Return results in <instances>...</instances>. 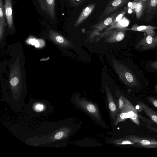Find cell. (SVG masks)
I'll return each mask as SVG.
<instances>
[{
	"label": "cell",
	"instance_id": "1",
	"mask_svg": "<svg viewBox=\"0 0 157 157\" xmlns=\"http://www.w3.org/2000/svg\"><path fill=\"white\" fill-rule=\"evenodd\" d=\"M76 102L80 108L88 113L98 121H101L98 108L95 104L85 99H80L77 98Z\"/></svg>",
	"mask_w": 157,
	"mask_h": 157
},
{
	"label": "cell",
	"instance_id": "2",
	"mask_svg": "<svg viewBox=\"0 0 157 157\" xmlns=\"http://www.w3.org/2000/svg\"><path fill=\"white\" fill-rule=\"evenodd\" d=\"M131 0H110L105 6L104 10L99 17L101 20L108 15L114 12L119 8L122 7Z\"/></svg>",
	"mask_w": 157,
	"mask_h": 157
},
{
	"label": "cell",
	"instance_id": "3",
	"mask_svg": "<svg viewBox=\"0 0 157 157\" xmlns=\"http://www.w3.org/2000/svg\"><path fill=\"white\" fill-rule=\"evenodd\" d=\"M143 50L152 49L157 47V36H147L140 40L136 45Z\"/></svg>",
	"mask_w": 157,
	"mask_h": 157
},
{
	"label": "cell",
	"instance_id": "4",
	"mask_svg": "<svg viewBox=\"0 0 157 157\" xmlns=\"http://www.w3.org/2000/svg\"><path fill=\"white\" fill-rule=\"evenodd\" d=\"M127 138L131 140L135 144L147 148H157V141L152 139L130 136Z\"/></svg>",
	"mask_w": 157,
	"mask_h": 157
},
{
	"label": "cell",
	"instance_id": "5",
	"mask_svg": "<svg viewBox=\"0 0 157 157\" xmlns=\"http://www.w3.org/2000/svg\"><path fill=\"white\" fill-rule=\"evenodd\" d=\"M95 6L96 4L94 3H91L86 6L83 9L76 20L75 26H78L85 21L92 13Z\"/></svg>",
	"mask_w": 157,
	"mask_h": 157
},
{
	"label": "cell",
	"instance_id": "6",
	"mask_svg": "<svg viewBox=\"0 0 157 157\" xmlns=\"http://www.w3.org/2000/svg\"><path fill=\"white\" fill-rule=\"evenodd\" d=\"M41 8L52 19L55 17V0H39Z\"/></svg>",
	"mask_w": 157,
	"mask_h": 157
},
{
	"label": "cell",
	"instance_id": "7",
	"mask_svg": "<svg viewBox=\"0 0 157 157\" xmlns=\"http://www.w3.org/2000/svg\"><path fill=\"white\" fill-rule=\"evenodd\" d=\"M123 98L124 105L128 110L129 118L136 124L139 125V115L136 109L128 100L124 97Z\"/></svg>",
	"mask_w": 157,
	"mask_h": 157
},
{
	"label": "cell",
	"instance_id": "8",
	"mask_svg": "<svg viewBox=\"0 0 157 157\" xmlns=\"http://www.w3.org/2000/svg\"><path fill=\"white\" fill-rule=\"evenodd\" d=\"M157 27L151 25H139L135 23L130 29H123V30H130L136 31L145 32L147 35H155V32L154 30Z\"/></svg>",
	"mask_w": 157,
	"mask_h": 157
},
{
	"label": "cell",
	"instance_id": "9",
	"mask_svg": "<svg viewBox=\"0 0 157 157\" xmlns=\"http://www.w3.org/2000/svg\"><path fill=\"white\" fill-rule=\"evenodd\" d=\"M4 9L6 20L10 29L13 27L11 0H5Z\"/></svg>",
	"mask_w": 157,
	"mask_h": 157
},
{
	"label": "cell",
	"instance_id": "10",
	"mask_svg": "<svg viewBox=\"0 0 157 157\" xmlns=\"http://www.w3.org/2000/svg\"><path fill=\"white\" fill-rule=\"evenodd\" d=\"M107 97L110 112L112 119L115 121L118 115V109L112 95L110 94H108Z\"/></svg>",
	"mask_w": 157,
	"mask_h": 157
},
{
	"label": "cell",
	"instance_id": "11",
	"mask_svg": "<svg viewBox=\"0 0 157 157\" xmlns=\"http://www.w3.org/2000/svg\"><path fill=\"white\" fill-rule=\"evenodd\" d=\"M147 2L146 0H139L136 1L135 11L137 20L140 19L146 10Z\"/></svg>",
	"mask_w": 157,
	"mask_h": 157
},
{
	"label": "cell",
	"instance_id": "12",
	"mask_svg": "<svg viewBox=\"0 0 157 157\" xmlns=\"http://www.w3.org/2000/svg\"><path fill=\"white\" fill-rule=\"evenodd\" d=\"M144 112L153 121L157 124V113L143 103H139Z\"/></svg>",
	"mask_w": 157,
	"mask_h": 157
},
{
	"label": "cell",
	"instance_id": "13",
	"mask_svg": "<svg viewBox=\"0 0 157 157\" xmlns=\"http://www.w3.org/2000/svg\"><path fill=\"white\" fill-rule=\"evenodd\" d=\"M6 18L4 6L2 0H0V33L1 36L2 35L4 26L6 25Z\"/></svg>",
	"mask_w": 157,
	"mask_h": 157
},
{
	"label": "cell",
	"instance_id": "14",
	"mask_svg": "<svg viewBox=\"0 0 157 157\" xmlns=\"http://www.w3.org/2000/svg\"><path fill=\"white\" fill-rule=\"evenodd\" d=\"M128 118V110L124 104L123 108L120 110V112L117 116L114 124L115 125H117Z\"/></svg>",
	"mask_w": 157,
	"mask_h": 157
},
{
	"label": "cell",
	"instance_id": "15",
	"mask_svg": "<svg viewBox=\"0 0 157 157\" xmlns=\"http://www.w3.org/2000/svg\"><path fill=\"white\" fill-rule=\"evenodd\" d=\"M146 13L148 14L154 13L157 10V0H147ZM146 15V16H147Z\"/></svg>",
	"mask_w": 157,
	"mask_h": 157
},
{
	"label": "cell",
	"instance_id": "16",
	"mask_svg": "<svg viewBox=\"0 0 157 157\" xmlns=\"http://www.w3.org/2000/svg\"><path fill=\"white\" fill-rule=\"evenodd\" d=\"M129 23V21L125 17H123L120 20L112 25L109 29L114 28H123L127 27Z\"/></svg>",
	"mask_w": 157,
	"mask_h": 157
},
{
	"label": "cell",
	"instance_id": "17",
	"mask_svg": "<svg viewBox=\"0 0 157 157\" xmlns=\"http://www.w3.org/2000/svg\"><path fill=\"white\" fill-rule=\"evenodd\" d=\"M112 142L117 145H133L135 143L131 140L127 138L119 139L112 141Z\"/></svg>",
	"mask_w": 157,
	"mask_h": 157
},
{
	"label": "cell",
	"instance_id": "18",
	"mask_svg": "<svg viewBox=\"0 0 157 157\" xmlns=\"http://www.w3.org/2000/svg\"><path fill=\"white\" fill-rule=\"evenodd\" d=\"M126 13V10H122L115 18L110 25H112L120 20L124 17Z\"/></svg>",
	"mask_w": 157,
	"mask_h": 157
},
{
	"label": "cell",
	"instance_id": "19",
	"mask_svg": "<svg viewBox=\"0 0 157 157\" xmlns=\"http://www.w3.org/2000/svg\"><path fill=\"white\" fill-rule=\"evenodd\" d=\"M72 6L78 7L85 0H68Z\"/></svg>",
	"mask_w": 157,
	"mask_h": 157
},
{
	"label": "cell",
	"instance_id": "20",
	"mask_svg": "<svg viewBox=\"0 0 157 157\" xmlns=\"http://www.w3.org/2000/svg\"><path fill=\"white\" fill-rule=\"evenodd\" d=\"M124 31H121L118 32L116 35V39L118 41H120L122 40L124 37Z\"/></svg>",
	"mask_w": 157,
	"mask_h": 157
},
{
	"label": "cell",
	"instance_id": "21",
	"mask_svg": "<svg viewBox=\"0 0 157 157\" xmlns=\"http://www.w3.org/2000/svg\"><path fill=\"white\" fill-rule=\"evenodd\" d=\"M124 102L123 98V97L121 96L120 97L118 100V107L119 109L121 110L124 106Z\"/></svg>",
	"mask_w": 157,
	"mask_h": 157
},
{
	"label": "cell",
	"instance_id": "22",
	"mask_svg": "<svg viewBox=\"0 0 157 157\" xmlns=\"http://www.w3.org/2000/svg\"><path fill=\"white\" fill-rule=\"evenodd\" d=\"M149 101L155 107L157 108V99L153 97L148 98Z\"/></svg>",
	"mask_w": 157,
	"mask_h": 157
},
{
	"label": "cell",
	"instance_id": "23",
	"mask_svg": "<svg viewBox=\"0 0 157 157\" xmlns=\"http://www.w3.org/2000/svg\"><path fill=\"white\" fill-rule=\"evenodd\" d=\"M64 133L62 131H60L56 133L55 136V139L57 140L60 139L63 136Z\"/></svg>",
	"mask_w": 157,
	"mask_h": 157
},
{
	"label": "cell",
	"instance_id": "24",
	"mask_svg": "<svg viewBox=\"0 0 157 157\" xmlns=\"http://www.w3.org/2000/svg\"><path fill=\"white\" fill-rule=\"evenodd\" d=\"M18 79L17 77H13L12 78L10 81V83L13 86H16L18 82Z\"/></svg>",
	"mask_w": 157,
	"mask_h": 157
},
{
	"label": "cell",
	"instance_id": "25",
	"mask_svg": "<svg viewBox=\"0 0 157 157\" xmlns=\"http://www.w3.org/2000/svg\"><path fill=\"white\" fill-rule=\"evenodd\" d=\"M55 39L58 42L60 43H63L64 40L63 38L59 35H57L56 36Z\"/></svg>",
	"mask_w": 157,
	"mask_h": 157
},
{
	"label": "cell",
	"instance_id": "26",
	"mask_svg": "<svg viewBox=\"0 0 157 157\" xmlns=\"http://www.w3.org/2000/svg\"><path fill=\"white\" fill-rule=\"evenodd\" d=\"M151 66L152 68L157 70V61L152 62Z\"/></svg>",
	"mask_w": 157,
	"mask_h": 157
},
{
	"label": "cell",
	"instance_id": "27",
	"mask_svg": "<svg viewBox=\"0 0 157 157\" xmlns=\"http://www.w3.org/2000/svg\"><path fill=\"white\" fill-rule=\"evenodd\" d=\"M36 107L37 109L41 110L43 108V106L42 105L39 104L36 106Z\"/></svg>",
	"mask_w": 157,
	"mask_h": 157
},
{
	"label": "cell",
	"instance_id": "28",
	"mask_svg": "<svg viewBox=\"0 0 157 157\" xmlns=\"http://www.w3.org/2000/svg\"><path fill=\"white\" fill-rule=\"evenodd\" d=\"M138 0H134L133 1V2H135V1H137Z\"/></svg>",
	"mask_w": 157,
	"mask_h": 157
}]
</instances>
